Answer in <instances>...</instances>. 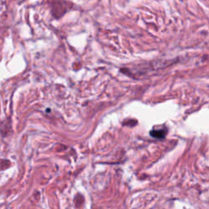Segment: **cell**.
Listing matches in <instances>:
<instances>
[{"label":"cell","mask_w":209,"mask_h":209,"mask_svg":"<svg viewBox=\"0 0 209 209\" xmlns=\"http://www.w3.org/2000/svg\"><path fill=\"white\" fill-rule=\"evenodd\" d=\"M150 135L153 137L155 138H163L166 135L165 130H158V131H153L150 132Z\"/></svg>","instance_id":"6da1fadb"}]
</instances>
